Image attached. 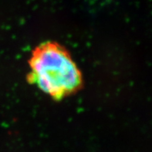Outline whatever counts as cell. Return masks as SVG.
Instances as JSON below:
<instances>
[{
    "label": "cell",
    "mask_w": 152,
    "mask_h": 152,
    "mask_svg": "<svg viewBox=\"0 0 152 152\" xmlns=\"http://www.w3.org/2000/svg\"><path fill=\"white\" fill-rule=\"evenodd\" d=\"M28 64V83L56 101L75 94L83 85L82 73L71 54L56 42L39 44L32 52Z\"/></svg>",
    "instance_id": "1"
}]
</instances>
